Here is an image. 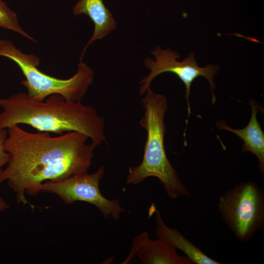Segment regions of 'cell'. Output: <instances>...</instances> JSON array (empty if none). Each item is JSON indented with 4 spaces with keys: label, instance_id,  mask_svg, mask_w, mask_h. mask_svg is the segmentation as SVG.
<instances>
[{
    "label": "cell",
    "instance_id": "cell-12",
    "mask_svg": "<svg viewBox=\"0 0 264 264\" xmlns=\"http://www.w3.org/2000/svg\"><path fill=\"white\" fill-rule=\"evenodd\" d=\"M0 27L12 30L24 37L36 42V41L22 30L19 24L17 14L0 0Z\"/></svg>",
    "mask_w": 264,
    "mask_h": 264
},
{
    "label": "cell",
    "instance_id": "cell-13",
    "mask_svg": "<svg viewBox=\"0 0 264 264\" xmlns=\"http://www.w3.org/2000/svg\"><path fill=\"white\" fill-rule=\"evenodd\" d=\"M7 135V129H0V173L2 170V167L8 163L9 159V155L4 148Z\"/></svg>",
    "mask_w": 264,
    "mask_h": 264
},
{
    "label": "cell",
    "instance_id": "cell-4",
    "mask_svg": "<svg viewBox=\"0 0 264 264\" xmlns=\"http://www.w3.org/2000/svg\"><path fill=\"white\" fill-rule=\"evenodd\" d=\"M0 56L12 60L19 66L25 77L21 84L26 88L28 97L36 101H43L53 94H59L67 101H81L94 77L93 70L82 61L76 73L69 79L48 75L37 67L40 62L38 57L23 53L8 39H0Z\"/></svg>",
    "mask_w": 264,
    "mask_h": 264
},
{
    "label": "cell",
    "instance_id": "cell-6",
    "mask_svg": "<svg viewBox=\"0 0 264 264\" xmlns=\"http://www.w3.org/2000/svg\"><path fill=\"white\" fill-rule=\"evenodd\" d=\"M155 60L147 58L144 60L145 66L150 69L149 75L140 82L139 94L142 95L146 93L150 88L153 80L159 74L165 72H171L176 74L185 85L186 90L185 97L188 103V116L190 114V107L189 96L190 88L193 82L198 77H205L208 81L212 91V103L216 101V97L213 93L215 88L213 78L217 74L220 66L218 65L209 64L204 67L198 66L194 52L190 53L181 62L177 59L180 58L179 53L174 50L162 49L159 46L152 51Z\"/></svg>",
    "mask_w": 264,
    "mask_h": 264
},
{
    "label": "cell",
    "instance_id": "cell-1",
    "mask_svg": "<svg viewBox=\"0 0 264 264\" xmlns=\"http://www.w3.org/2000/svg\"><path fill=\"white\" fill-rule=\"evenodd\" d=\"M7 129L4 148L9 159L0 173V183L7 181L18 204H28L33 209L25 194L36 196L44 181L82 174L90 167L96 146L88 143L89 138L83 133L71 131L52 137L47 132H28L18 125Z\"/></svg>",
    "mask_w": 264,
    "mask_h": 264
},
{
    "label": "cell",
    "instance_id": "cell-10",
    "mask_svg": "<svg viewBox=\"0 0 264 264\" xmlns=\"http://www.w3.org/2000/svg\"><path fill=\"white\" fill-rule=\"evenodd\" d=\"M75 15L86 14L92 21L94 30L80 57L82 61L87 48L93 42L102 39L116 27V22L103 0H79L73 8Z\"/></svg>",
    "mask_w": 264,
    "mask_h": 264
},
{
    "label": "cell",
    "instance_id": "cell-11",
    "mask_svg": "<svg viewBox=\"0 0 264 264\" xmlns=\"http://www.w3.org/2000/svg\"><path fill=\"white\" fill-rule=\"evenodd\" d=\"M155 232L158 238L163 240L175 249H178L183 251L193 264H221L207 256L176 229L168 227L163 221L160 212L158 210H155Z\"/></svg>",
    "mask_w": 264,
    "mask_h": 264
},
{
    "label": "cell",
    "instance_id": "cell-7",
    "mask_svg": "<svg viewBox=\"0 0 264 264\" xmlns=\"http://www.w3.org/2000/svg\"><path fill=\"white\" fill-rule=\"evenodd\" d=\"M104 173V167L101 166L92 174L87 172L60 181H46L42 184L41 191L57 194L66 204L76 201L87 202L95 205L104 218L110 216L118 220L125 210L118 199L110 200L101 194L99 185Z\"/></svg>",
    "mask_w": 264,
    "mask_h": 264
},
{
    "label": "cell",
    "instance_id": "cell-14",
    "mask_svg": "<svg viewBox=\"0 0 264 264\" xmlns=\"http://www.w3.org/2000/svg\"><path fill=\"white\" fill-rule=\"evenodd\" d=\"M9 207V204L0 197V213L6 210Z\"/></svg>",
    "mask_w": 264,
    "mask_h": 264
},
{
    "label": "cell",
    "instance_id": "cell-2",
    "mask_svg": "<svg viewBox=\"0 0 264 264\" xmlns=\"http://www.w3.org/2000/svg\"><path fill=\"white\" fill-rule=\"evenodd\" d=\"M0 129L25 124L38 132L59 135L65 132H80L96 146L106 141L104 118L95 108L81 101H67L53 94L45 101H36L22 92L0 98Z\"/></svg>",
    "mask_w": 264,
    "mask_h": 264
},
{
    "label": "cell",
    "instance_id": "cell-3",
    "mask_svg": "<svg viewBox=\"0 0 264 264\" xmlns=\"http://www.w3.org/2000/svg\"><path fill=\"white\" fill-rule=\"evenodd\" d=\"M142 99L145 113L139 121L147 133L141 163L129 168L127 183L136 185L150 176L157 178L172 199L190 194L170 162L165 150L166 132L164 115L167 109L165 95L156 94L149 88Z\"/></svg>",
    "mask_w": 264,
    "mask_h": 264
},
{
    "label": "cell",
    "instance_id": "cell-5",
    "mask_svg": "<svg viewBox=\"0 0 264 264\" xmlns=\"http://www.w3.org/2000/svg\"><path fill=\"white\" fill-rule=\"evenodd\" d=\"M264 199L260 188L250 181L236 185L220 197L219 211L238 239L248 240L262 226Z\"/></svg>",
    "mask_w": 264,
    "mask_h": 264
},
{
    "label": "cell",
    "instance_id": "cell-9",
    "mask_svg": "<svg viewBox=\"0 0 264 264\" xmlns=\"http://www.w3.org/2000/svg\"><path fill=\"white\" fill-rule=\"evenodd\" d=\"M251 116L247 125L242 129H234L227 126L223 120L218 121L216 127L220 130L229 131L239 137L243 141L242 151L249 152L255 154L258 160V167L262 173L264 172V132L257 119V113L262 108L256 105L253 100L250 101Z\"/></svg>",
    "mask_w": 264,
    "mask_h": 264
},
{
    "label": "cell",
    "instance_id": "cell-8",
    "mask_svg": "<svg viewBox=\"0 0 264 264\" xmlns=\"http://www.w3.org/2000/svg\"><path fill=\"white\" fill-rule=\"evenodd\" d=\"M135 257L143 264H193L187 256L179 255L176 249L161 239L151 240L146 231L133 239L128 256L121 264H129Z\"/></svg>",
    "mask_w": 264,
    "mask_h": 264
}]
</instances>
